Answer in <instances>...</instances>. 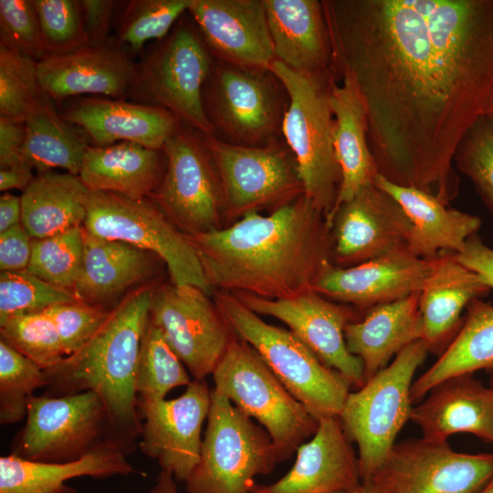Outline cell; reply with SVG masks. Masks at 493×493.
I'll return each instance as SVG.
<instances>
[{
  "label": "cell",
  "mask_w": 493,
  "mask_h": 493,
  "mask_svg": "<svg viewBox=\"0 0 493 493\" xmlns=\"http://www.w3.org/2000/svg\"><path fill=\"white\" fill-rule=\"evenodd\" d=\"M214 61L196 26L181 19L138 65L130 94L141 103L169 110L203 135L215 136L203 102Z\"/></svg>",
  "instance_id": "8fae6325"
},
{
  "label": "cell",
  "mask_w": 493,
  "mask_h": 493,
  "mask_svg": "<svg viewBox=\"0 0 493 493\" xmlns=\"http://www.w3.org/2000/svg\"><path fill=\"white\" fill-rule=\"evenodd\" d=\"M127 455L104 441L80 459L50 463L26 460L12 454L0 457V493H77L66 481L79 477L107 478L135 471Z\"/></svg>",
  "instance_id": "4dcf8cb0"
},
{
  "label": "cell",
  "mask_w": 493,
  "mask_h": 493,
  "mask_svg": "<svg viewBox=\"0 0 493 493\" xmlns=\"http://www.w3.org/2000/svg\"><path fill=\"white\" fill-rule=\"evenodd\" d=\"M75 300L71 290L47 283L26 269L1 272L0 322L13 315L42 311Z\"/></svg>",
  "instance_id": "7bdbcfd3"
},
{
  "label": "cell",
  "mask_w": 493,
  "mask_h": 493,
  "mask_svg": "<svg viewBox=\"0 0 493 493\" xmlns=\"http://www.w3.org/2000/svg\"><path fill=\"white\" fill-rule=\"evenodd\" d=\"M493 477V452L467 454L425 438L395 443L371 477L382 493H478Z\"/></svg>",
  "instance_id": "2e32d148"
},
{
  "label": "cell",
  "mask_w": 493,
  "mask_h": 493,
  "mask_svg": "<svg viewBox=\"0 0 493 493\" xmlns=\"http://www.w3.org/2000/svg\"><path fill=\"white\" fill-rule=\"evenodd\" d=\"M338 493H382L372 482L362 481L359 485Z\"/></svg>",
  "instance_id": "9f6ffc18"
},
{
  "label": "cell",
  "mask_w": 493,
  "mask_h": 493,
  "mask_svg": "<svg viewBox=\"0 0 493 493\" xmlns=\"http://www.w3.org/2000/svg\"><path fill=\"white\" fill-rule=\"evenodd\" d=\"M52 320L66 356L81 348L97 331L110 309L75 300L44 310Z\"/></svg>",
  "instance_id": "7dc6e473"
},
{
  "label": "cell",
  "mask_w": 493,
  "mask_h": 493,
  "mask_svg": "<svg viewBox=\"0 0 493 493\" xmlns=\"http://www.w3.org/2000/svg\"><path fill=\"white\" fill-rule=\"evenodd\" d=\"M193 380L160 328L149 317L136 368L135 390L138 400L165 399L171 390L188 386Z\"/></svg>",
  "instance_id": "8d00e7d4"
},
{
  "label": "cell",
  "mask_w": 493,
  "mask_h": 493,
  "mask_svg": "<svg viewBox=\"0 0 493 493\" xmlns=\"http://www.w3.org/2000/svg\"><path fill=\"white\" fill-rule=\"evenodd\" d=\"M32 252V238L22 224L0 233L1 272H15L27 268Z\"/></svg>",
  "instance_id": "c3c4849f"
},
{
  "label": "cell",
  "mask_w": 493,
  "mask_h": 493,
  "mask_svg": "<svg viewBox=\"0 0 493 493\" xmlns=\"http://www.w3.org/2000/svg\"><path fill=\"white\" fill-rule=\"evenodd\" d=\"M456 170L468 177L493 214V121L480 118L467 132L454 159Z\"/></svg>",
  "instance_id": "f6af8a7d"
},
{
  "label": "cell",
  "mask_w": 493,
  "mask_h": 493,
  "mask_svg": "<svg viewBox=\"0 0 493 493\" xmlns=\"http://www.w3.org/2000/svg\"><path fill=\"white\" fill-rule=\"evenodd\" d=\"M163 150L166 169L151 198L188 236L225 227L222 183L203 134L183 123Z\"/></svg>",
  "instance_id": "4fadbf2b"
},
{
  "label": "cell",
  "mask_w": 493,
  "mask_h": 493,
  "mask_svg": "<svg viewBox=\"0 0 493 493\" xmlns=\"http://www.w3.org/2000/svg\"><path fill=\"white\" fill-rule=\"evenodd\" d=\"M335 79L364 103L378 174L446 205L456 150L493 100V0H321Z\"/></svg>",
  "instance_id": "6da1fadb"
},
{
  "label": "cell",
  "mask_w": 493,
  "mask_h": 493,
  "mask_svg": "<svg viewBox=\"0 0 493 493\" xmlns=\"http://www.w3.org/2000/svg\"><path fill=\"white\" fill-rule=\"evenodd\" d=\"M137 73L138 65L124 50L110 43L47 55L37 62L40 89L55 101L82 94L123 100L130 94Z\"/></svg>",
  "instance_id": "7402d4cb"
},
{
  "label": "cell",
  "mask_w": 493,
  "mask_h": 493,
  "mask_svg": "<svg viewBox=\"0 0 493 493\" xmlns=\"http://www.w3.org/2000/svg\"><path fill=\"white\" fill-rule=\"evenodd\" d=\"M489 288L456 254L437 257L435 266L419 294L423 337L428 351L441 355L459 330L461 314Z\"/></svg>",
  "instance_id": "83f0119b"
},
{
  "label": "cell",
  "mask_w": 493,
  "mask_h": 493,
  "mask_svg": "<svg viewBox=\"0 0 493 493\" xmlns=\"http://www.w3.org/2000/svg\"><path fill=\"white\" fill-rule=\"evenodd\" d=\"M427 352L423 340L409 344L349 393L339 418L349 439L357 444L362 481L371 479L410 419L413 378Z\"/></svg>",
  "instance_id": "52a82bcc"
},
{
  "label": "cell",
  "mask_w": 493,
  "mask_h": 493,
  "mask_svg": "<svg viewBox=\"0 0 493 493\" xmlns=\"http://www.w3.org/2000/svg\"><path fill=\"white\" fill-rule=\"evenodd\" d=\"M232 294L259 316H271L285 323L325 365L342 374L351 386L358 389L364 384L362 363L349 351L344 335L346 326L360 320L364 311L330 300L314 289L281 299L242 292Z\"/></svg>",
  "instance_id": "e0dca14e"
},
{
  "label": "cell",
  "mask_w": 493,
  "mask_h": 493,
  "mask_svg": "<svg viewBox=\"0 0 493 493\" xmlns=\"http://www.w3.org/2000/svg\"><path fill=\"white\" fill-rule=\"evenodd\" d=\"M419 294L372 307L346 326V345L361 360L364 382L406 346L422 340Z\"/></svg>",
  "instance_id": "f546056e"
},
{
  "label": "cell",
  "mask_w": 493,
  "mask_h": 493,
  "mask_svg": "<svg viewBox=\"0 0 493 493\" xmlns=\"http://www.w3.org/2000/svg\"><path fill=\"white\" fill-rule=\"evenodd\" d=\"M150 319L194 380L213 374L236 337L211 295L191 285L156 286Z\"/></svg>",
  "instance_id": "9a60e30c"
},
{
  "label": "cell",
  "mask_w": 493,
  "mask_h": 493,
  "mask_svg": "<svg viewBox=\"0 0 493 493\" xmlns=\"http://www.w3.org/2000/svg\"><path fill=\"white\" fill-rule=\"evenodd\" d=\"M175 481L170 473L161 470L155 484L147 493H179Z\"/></svg>",
  "instance_id": "11a10c76"
},
{
  "label": "cell",
  "mask_w": 493,
  "mask_h": 493,
  "mask_svg": "<svg viewBox=\"0 0 493 493\" xmlns=\"http://www.w3.org/2000/svg\"><path fill=\"white\" fill-rule=\"evenodd\" d=\"M26 417L10 454L26 460L75 461L109 441L104 405L90 391L62 396L33 395Z\"/></svg>",
  "instance_id": "5bb4252c"
},
{
  "label": "cell",
  "mask_w": 493,
  "mask_h": 493,
  "mask_svg": "<svg viewBox=\"0 0 493 493\" xmlns=\"http://www.w3.org/2000/svg\"><path fill=\"white\" fill-rule=\"evenodd\" d=\"M203 137L222 183L226 224L251 213H271L304 194L295 156L285 141L251 147Z\"/></svg>",
  "instance_id": "7c38bea8"
},
{
  "label": "cell",
  "mask_w": 493,
  "mask_h": 493,
  "mask_svg": "<svg viewBox=\"0 0 493 493\" xmlns=\"http://www.w3.org/2000/svg\"><path fill=\"white\" fill-rule=\"evenodd\" d=\"M80 5L89 45L109 44L110 24L116 2L111 0H82Z\"/></svg>",
  "instance_id": "681fc988"
},
{
  "label": "cell",
  "mask_w": 493,
  "mask_h": 493,
  "mask_svg": "<svg viewBox=\"0 0 493 493\" xmlns=\"http://www.w3.org/2000/svg\"><path fill=\"white\" fill-rule=\"evenodd\" d=\"M213 299L236 336L251 345L286 389L318 420L339 416L351 387L291 330L263 320L234 294Z\"/></svg>",
  "instance_id": "277c9868"
},
{
  "label": "cell",
  "mask_w": 493,
  "mask_h": 493,
  "mask_svg": "<svg viewBox=\"0 0 493 493\" xmlns=\"http://www.w3.org/2000/svg\"><path fill=\"white\" fill-rule=\"evenodd\" d=\"M264 2L275 59L298 73L333 76L331 48L321 1Z\"/></svg>",
  "instance_id": "484cf974"
},
{
  "label": "cell",
  "mask_w": 493,
  "mask_h": 493,
  "mask_svg": "<svg viewBox=\"0 0 493 493\" xmlns=\"http://www.w3.org/2000/svg\"><path fill=\"white\" fill-rule=\"evenodd\" d=\"M457 260L476 273L482 281L493 289V248L477 236L467 239L461 252L456 254Z\"/></svg>",
  "instance_id": "816d5d0a"
},
{
  "label": "cell",
  "mask_w": 493,
  "mask_h": 493,
  "mask_svg": "<svg viewBox=\"0 0 493 493\" xmlns=\"http://www.w3.org/2000/svg\"><path fill=\"white\" fill-rule=\"evenodd\" d=\"M46 385L44 370L0 340V424H15L26 416L34 392Z\"/></svg>",
  "instance_id": "f35d334b"
},
{
  "label": "cell",
  "mask_w": 493,
  "mask_h": 493,
  "mask_svg": "<svg viewBox=\"0 0 493 493\" xmlns=\"http://www.w3.org/2000/svg\"><path fill=\"white\" fill-rule=\"evenodd\" d=\"M0 39L37 62L47 56L32 1L0 0Z\"/></svg>",
  "instance_id": "bcb514c9"
},
{
  "label": "cell",
  "mask_w": 493,
  "mask_h": 493,
  "mask_svg": "<svg viewBox=\"0 0 493 493\" xmlns=\"http://www.w3.org/2000/svg\"><path fill=\"white\" fill-rule=\"evenodd\" d=\"M21 197L5 193L0 197V233L21 224Z\"/></svg>",
  "instance_id": "f5cc1de1"
},
{
  "label": "cell",
  "mask_w": 493,
  "mask_h": 493,
  "mask_svg": "<svg viewBox=\"0 0 493 493\" xmlns=\"http://www.w3.org/2000/svg\"><path fill=\"white\" fill-rule=\"evenodd\" d=\"M216 392L254 418L270 435L278 463L292 457L319 426L257 351L237 336L213 372Z\"/></svg>",
  "instance_id": "8992f818"
},
{
  "label": "cell",
  "mask_w": 493,
  "mask_h": 493,
  "mask_svg": "<svg viewBox=\"0 0 493 493\" xmlns=\"http://www.w3.org/2000/svg\"><path fill=\"white\" fill-rule=\"evenodd\" d=\"M89 194L79 175L53 171L37 173L20 196L21 224L32 239L82 226Z\"/></svg>",
  "instance_id": "836d02e7"
},
{
  "label": "cell",
  "mask_w": 493,
  "mask_h": 493,
  "mask_svg": "<svg viewBox=\"0 0 493 493\" xmlns=\"http://www.w3.org/2000/svg\"><path fill=\"white\" fill-rule=\"evenodd\" d=\"M268 433L226 396L212 390L200 460L187 493H250L255 477L278 464Z\"/></svg>",
  "instance_id": "9c48e42d"
},
{
  "label": "cell",
  "mask_w": 493,
  "mask_h": 493,
  "mask_svg": "<svg viewBox=\"0 0 493 493\" xmlns=\"http://www.w3.org/2000/svg\"><path fill=\"white\" fill-rule=\"evenodd\" d=\"M362 482L358 456L339 416L319 420L310 440L297 450L296 460L272 484L255 483L250 493H338Z\"/></svg>",
  "instance_id": "603a6c76"
},
{
  "label": "cell",
  "mask_w": 493,
  "mask_h": 493,
  "mask_svg": "<svg viewBox=\"0 0 493 493\" xmlns=\"http://www.w3.org/2000/svg\"><path fill=\"white\" fill-rule=\"evenodd\" d=\"M155 287L143 285L129 293L110 309L81 348L44 370L45 394L90 391L100 399L107 414L108 440L127 456L135 451L140 440L135 375Z\"/></svg>",
  "instance_id": "3957f363"
},
{
  "label": "cell",
  "mask_w": 493,
  "mask_h": 493,
  "mask_svg": "<svg viewBox=\"0 0 493 493\" xmlns=\"http://www.w3.org/2000/svg\"><path fill=\"white\" fill-rule=\"evenodd\" d=\"M215 136L241 146L264 147L284 141L288 97L270 70H251L215 58L203 89Z\"/></svg>",
  "instance_id": "ba28073f"
},
{
  "label": "cell",
  "mask_w": 493,
  "mask_h": 493,
  "mask_svg": "<svg viewBox=\"0 0 493 493\" xmlns=\"http://www.w3.org/2000/svg\"><path fill=\"white\" fill-rule=\"evenodd\" d=\"M47 55L72 52L89 45L80 1L33 0Z\"/></svg>",
  "instance_id": "ee69618b"
},
{
  "label": "cell",
  "mask_w": 493,
  "mask_h": 493,
  "mask_svg": "<svg viewBox=\"0 0 493 493\" xmlns=\"http://www.w3.org/2000/svg\"><path fill=\"white\" fill-rule=\"evenodd\" d=\"M83 228L108 240L151 252L165 263L171 282L191 285L213 295L195 247L152 198L131 199L90 191Z\"/></svg>",
  "instance_id": "30bf717a"
},
{
  "label": "cell",
  "mask_w": 493,
  "mask_h": 493,
  "mask_svg": "<svg viewBox=\"0 0 493 493\" xmlns=\"http://www.w3.org/2000/svg\"><path fill=\"white\" fill-rule=\"evenodd\" d=\"M188 236L213 291L288 299L313 289L333 264L331 229L304 194L268 215Z\"/></svg>",
  "instance_id": "7a4b0ae2"
},
{
  "label": "cell",
  "mask_w": 493,
  "mask_h": 493,
  "mask_svg": "<svg viewBox=\"0 0 493 493\" xmlns=\"http://www.w3.org/2000/svg\"><path fill=\"white\" fill-rule=\"evenodd\" d=\"M436 259L421 258L402 248L351 267L331 264L313 289L364 311L420 292Z\"/></svg>",
  "instance_id": "ffe728a7"
},
{
  "label": "cell",
  "mask_w": 493,
  "mask_h": 493,
  "mask_svg": "<svg viewBox=\"0 0 493 493\" xmlns=\"http://www.w3.org/2000/svg\"><path fill=\"white\" fill-rule=\"evenodd\" d=\"M410 420L429 441L447 442L451 435L468 433L493 444V393L474 373L453 376L412 408Z\"/></svg>",
  "instance_id": "d4e9b609"
},
{
  "label": "cell",
  "mask_w": 493,
  "mask_h": 493,
  "mask_svg": "<svg viewBox=\"0 0 493 493\" xmlns=\"http://www.w3.org/2000/svg\"><path fill=\"white\" fill-rule=\"evenodd\" d=\"M166 169L163 150L131 142L89 146L79 177L92 192H109L131 199L151 198Z\"/></svg>",
  "instance_id": "d6a6232c"
},
{
  "label": "cell",
  "mask_w": 493,
  "mask_h": 493,
  "mask_svg": "<svg viewBox=\"0 0 493 493\" xmlns=\"http://www.w3.org/2000/svg\"><path fill=\"white\" fill-rule=\"evenodd\" d=\"M84 256L82 226L32 239L26 270L54 286L71 290L81 273Z\"/></svg>",
  "instance_id": "74e56055"
},
{
  "label": "cell",
  "mask_w": 493,
  "mask_h": 493,
  "mask_svg": "<svg viewBox=\"0 0 493 493\" xmlns=\"http://www.w3.org/2000/svg\"><path fill=\"white\" fill-rule=\"evenodd\" d=\"M0 340L42 370L53 367L66 357L55 324L44 310L9 317L0 322Z\"/></svg>",
  "instance_id": "ab89813d"
},
{
  "label": "cell",
  "mask_w": 493,
  "mask_h": 493,
  "mask_svg": "<svg viewBox=\"0 0 493 493\" xmlns=\"http://www.w3.org/2000/svg\"><path fill=\"white\" fill-rule=\"evenodd\" d=\"M33 169L27 165L0 170V191L10 189L25 190L33 181Z\"/></svg>",
  "instance_id": "db71d44e"
},
{
  "label": "cell",
  "mask_w": 493,
  "mask_h": 493,
  "mask_svg": "<svg viewBox=\"0 0 493 493\" xmlns=\"http://www.w3.org/2000/svg\"><path fill=\"white\" fill-rule=\"evenodd\" d=\"M403 208L412 225L407 250L425 259L462 251L481 226L475 215L451 208L435 196L413 186L393 184L380 174L374 179Z\"/></svg>",
  "instance_id": "4316f807"
},
{
  "label": "cell",
  "mask_w": 493,
  "mask_h": 493,
  "mask_svg": "<svg viewBox=\"0 0 493 493\" xmlns=\"http://www.w3.org/2000/svg\"><path fill=\"white\" fill-rule=\"evenodd\" d=\"M211 393L205 380H193L177 398L137 402L143 421L138 447L176 481L185 483L200 460Z\"/></svg>",
  "instance_id": "ac0fdd59"
},
{
  "label": "cell",
  "mask_w": 493,
  "mask_h": 493,
  "mask_svg": "<svg viewBox=\"0 0 493 493\" xmlns=\"http://www.w3.org/2000/svg\"><path fill=\"white\" fill-rule=\"evenodd\" d=\"M485 116L493 121V100L491 104L489 105Z\"/></svg>",
  "instance_id": "91938a15"
},
{
  "label": "cell",
  "mask_w": 493,
  "mask_h": 493,
  "mask_svg": "<svg viewBox=\"0 0 493 493\" xmlns=\"http://www.w3.org/2000/svg\"><path fill=\"white\" fill-rule=\"evenodd\" d=\"M43 94L37 62L0 39V115L25 121Z\"/></svg>",
  "instance_id": "b9f144b4"
},
{
  "label": "cell",
  "mask_w": 493,
  "mask_h": 493,
  "mask_svg": "<svg viewBox=\"0 0 493 493\" xmlns=\"http://www.w3.org/2000/svg\"><path fill=\"white\" fill-rule=\"evenodd\" d=\"M25 143V121L0 115L1 170L26 165L24 159Z\"/></svg>",
  "instance_id": "f907efd6"
},
{
  "label": "cell",
  "mask_w": 493,
  "mask_h": 493,
  "mask_svg": "<svg viewBox=\"0 0 493 493\" xmlns=\"http://www.w3.org/2000/svg\"><path fill=\"white\" fill-rule=\"evenodd\" d=\"M466 310L456 336L437 361L413 383L412 403L450 377L493 367V305L478 298Z\"/></svg>",
  "instance_id": "e575fe53"
},
{
  "label": "cell",
  "mask_w": 493,
  "mask_h": 493,
  "mask_svg": "<svg viewBox=\"0 0 493 493\" xmlns=\"http://www.w3.org/2000/svg\"><path fill=\"white\" fill-rule=\"evenodd\" d=\"M83 236L82 269L72 289L77 299L83 302L106 308L128 289L150 278L157 260H162L151 252L95 236L84 228Z\"/></svg>",
  "instance_id": "f1b7e54d"
},
{
  "label": "cell",
  "mask_w": 493,
  "mask_h": 493,
  "mask_svg": "<svg viewBox=\"0 0 493 493\" xmlns=\"http://www.w3.org/2000/svg\"><path fill=\"white\" fill-rule=\"evenodd\" d=\"M57 113L50 99L43 94L26 120L24 159L37 173L63 169L79 175L89 144Z\"/></svg>",
  "instance_id": "d590c367"
},
{
  "label": "cell",
  "mask_w": 493,
  "mask_h": 493,
  "mask_svg": "<svg viewBox=\"0 0 493 493\" xmlns=\"http://www.w3.org/2000/svg\"><path fill=\"white\" fill-rule=\"evenodd\" d=\"M190 4L191 0L127 2L119 25L118 43L136 52L150 40L165 38Z\"/></svg>",
  "instance_id": "60d3db41"
},
{
  "label": "cell",
  "mask_w": 493,
  "mask_h": 493,
  "mask_svg": "<svg viewBox=\"0 0 493 493\" xmlns=\"http://www.w3.org/2000/svg\"><path fill=\"white\" fill-rule=\"evenodd\" d=\"M332 262L351 267L407 248L412 225L401 205L375 184L342 203L328 220Z\"/></svg>",
  "instance_id": "d6986e66"
},
{
  "label": "cell",
  "mask_w": 493,
  "mask_h": 493,
  "mask_svg": "<svg viewBox=\"0 0 493 493\" xmlns=\"http://www.w3.org/2000/svg\"><path fill=\"white\" fill-rule=\"evenodd\" d=\"M187 12L215 59L269 70L275 56L264 0H191Z\"/></svg>",
  "instance_id": "44dd1931"
},
{
  "label": "cell",
  "mask_w": 493,
  "mask_h": 493,
  "mask_svg": "<svg viewBox=\"0 0 493 493\" xmlns=\"http://www.w3.org/2000/svg\"><path fill=\"white\" fill-rule=\"evenodd\" d=\"M60 116L80 127L93 146L131 142L163 150L183 124L169 110L155 105L112 98H86L72 102Z\"/></svg>",
  "instance_id": "cb8c5ba5"
},
{
  "label": "cell",
  "mask_w": 493,
  "mask_h": 493,
  "mask_svg": "<svg viewBox=\"0 0 493 493\" xmlns=\"http://www.w3.org/2000/svg\"><path fill=\"white\" fill-rule=\"evenodd\" d=\"M486 372L488 376V381H489V388L491 389L492 393H493V367L489 368V369H487L486 370Z\"/></svg>",
  "instance_id": "680465c9"
},
{
  "label": "cell",
  "mask_w": 493,
  "mask_h": 493,
  "mask_svg": "<svg viewBox=\"0 0 493 493\" xmlns=\"http://www.w3.org/2000/svg\"><path fill=\"white\" fill-rule=\"evenodd\" d=\"M269 70L288 93L282 134L295 156L304 194L327 220L335 206L341 182L330 103V83L335 78L298 73L276 59Z\"/></svg>",
  "instance_id": "5b68a950"
},
{
  "label": "cell",
  "mask_w": 493,
  "mask_h": 493,
  "mask_svg": "<svg viewBox=\"0 0 493 493\" xmlns=\"http://www.w3.org/2000/svg\"><path fill=\"white\" fill-rule=\"evenodd\" d=\"M478 493H493V477Z\"/></svg>",
  "instance_id": "6f0895ef"
},
{
  "label": "cell",
  "mask_w": 493,
  "mask_h": 493,
  "mask_svg": "<svg viewBox=\"0 0 493 493\" xmlns=\"http://www.w3.org/2000/svg\"><path fill=\"white\" fill-rule=\"evenodd\" d=\"M330 103L334 119V149L341 182L335 206L327 219L344 202L367 185L378 174L368 142V120L362 99L348 76L333 79Z\"/></svg>",
  "instance_id": "1f68e13d"
}]
</instances>
